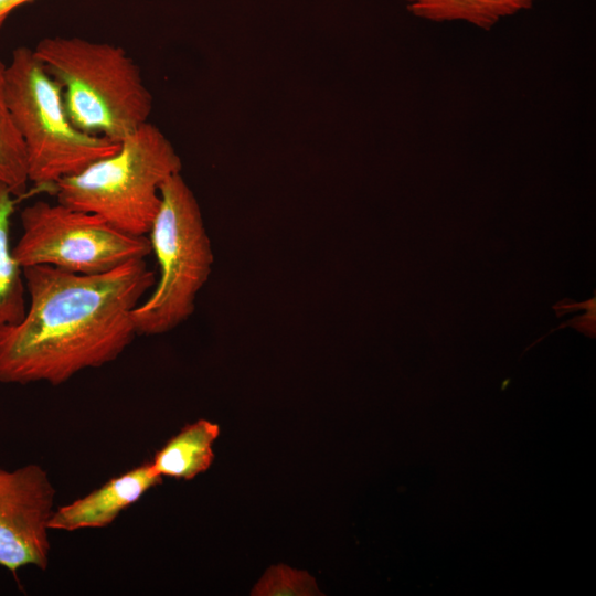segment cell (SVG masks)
Returning <instances> with one entry per match:
<instances>
[{"label":"cell","mask_w":596,"mask_h":596,"mask_svg":"<svg viewBox=\"0 0 596 596\" xmlns=\"http://www.w3.org/2000/svg\"><path fill=\"white\" fill-rule=\"evenodd\" d=\"M23 317L0 328V382L60 385L114 362L137 334L132 311L156 284L146 259L98 274L23 268Z\"/></svg>","instance_id":"obj_1"},{"label":"cell","mask_w":596,"mask_h":596,"mask_svg":"<svg viewBox=\"0 0 596 596\" xmlns=\"http://www.w3.org/2000/svg\"><path fill=\"white\" fill-rule=\"evenodd\" d=\"M33 52L60 84L66 113L82 131L120 142L148 123L152 95L121 46L56 35L40 40Z\"/></svg>","instance_id":"obj_2"},{"label":"cell","mask_w":596,"mask_h":596,"mask_svg":"<svg viewBox=\"0 0 596 596\" xmlns=\"http://www.w3.org/2000/svg\"><path fill=\"white\" fill-rule=\"evenodd\" d=\"M181 170L170 140L148 121L121 140L115 153L53 187L57 202L147 236L161 203V184Z\"/></svg>","instance_id":"obj_3"},{"label":"cell","mask_w":596,"mask_h":596,"mask_svg":"<svg viewBox=\"0 0 596 596\" xmlns=\"http://www.w3.org/2000/svg\"><path fill=\"white\" fill-rule=\"evenodd\" d=\"M7 103L24 145L29 182L54 185L115 153L119 142L78 129L70 119L60 84L33 49L13 50L6 65Z\"/></svg>","instance_id":"obj_4"},{"label":"cell","mask_w":596,"mask_h":596,"mask_svg":"<svg viewBox=\"0 0 596 596\" xmlns=\"http://www.w3.org/2000/svg\"><path fill=\"white\" fill-rule=\"evenodd\" d=\"M160 196L147 235L159 277L147 299L132 311L138 336L163 334L189 319L214 262L200 205L181 173L161 184Z\"/></svg>","instance_id":"obj_5"},{"label":"cell","mask_w":596,"mask_h":596,"mask_svg":"<svg viewBox=\"0 0 596 596\" xmlns=\"http://www.w3.org/2000/svg\"><path fill=\"white\" fill-rule=\"evenodd\" d=\"M13 255L22 268L46 265L98 274L151 254L148 236L125 233L104 219L60 202L36 201L21 214Z\"/></svg>","instance_id":"obj_6"},{"label":"cell","mask_w":596,"mask_h":596,"mask_svg":"<svg viewBox=\"0 0 596 596\" xmlns=\"http://www.w3.org/2000/svg\"><path fill=\"white\" fill-rule=\"evenodd\" d=\"M55 488L40 465L13 470L0 466V566L17 572L32 565L42 571L50 563L49 520L54 511Z\"/></svg>","instance_id":"obj_7"},{"label":"cell","mask_w":596,"mask_h":596,"mask_svg":"<svg viewBox=\"0 0 596 596\" xmlns=\"http://www.w3.org/2000/svg\"><path fill=\"white\" fill-rule=\"evenodd\" d=\"M161 482L162 477L151 461L143 462L86 496L54 509L49 529L72 532L108 526L125 509Z\"/></svg>","instance_id":"obj_8"},{"label":"cell","mask_w":596,"mask_h":596,"mask_svg":"<svg viewBox=\"0 0 596 596\" xmlns=\"http://www.w3.org/2000/svg\"><path fill=\"white\" fill-rule=\"evenodd\" d=\"M219 435L220 426L207 419L188 424L155 454L151 464L161 477L191 480L211 467Z\"/></svg>","instance_id":"obj_9"},{"label":"cell","mask_w":596,"mask_h":596,"mask_svg":"<svg viewBox=\"0 0 596 596\" xmlns=\"http://www.w3.org/2000/svg\"><path fill=\"white\" fill-rule=\"evenodd\" d=\"M416 17L434 21H462L489 30L500 20L531 8L540 0H403Z\"/></svg>","instance_id":"obj_10"},{"label":"cell","mask_w":596,"mask_h":596,"mask_svg":"<svg viewBox=\"0 0 596 596\" xmlns=\"http://www.w3.org/2000/svg\"><path fill=\"white\" fill-rule=\"evenodd\" d=\"M14 194L0 182V328L18 322L26 308L23 268L10 244V222L14 212Z\"/></svg>","instance_id":"obj_11"},{"label":"cell","mask_w":596,"mask_h":596,"mask_svg":"<svg viewBox=\"0 0 596 596\" xmlns=\"http://www.w3.org/2000/svg\"><path fill=\"white\" fill-rule=\"evenodd\" d=\"M6 65L0 61V182L17 196L25 191L29 179L24 145L7 103Z\"/></svg>","instance_id":"obj_12"},{"label":"cell","mask_w":596,"mask_h":596,"mask_svg":"<svg viewBox=\"0 0 596 596\" xmlns=\"http://www.w3.org/2000/svg\"><path fill=\"white\" fill-rule=\"evenodd\" d=\"M315 581L305 572L280 565L270 567L255 587V595H312Z\"/></svg>","instance_id":"obj_13"},{"label":"cell","mask_w":596,"mask_h":596,"mask_svg":"<svg viewBox=\"0 0 596 596\" xmlns=\"http://www.w3.org/2000/svg\"><path fill=\"white\" fill-rule=\"evenodd\" d=\"M30 1L32 0H0V28L17 8Z\"/></svg>","instance_id":"obj_14"}]
</instances>
